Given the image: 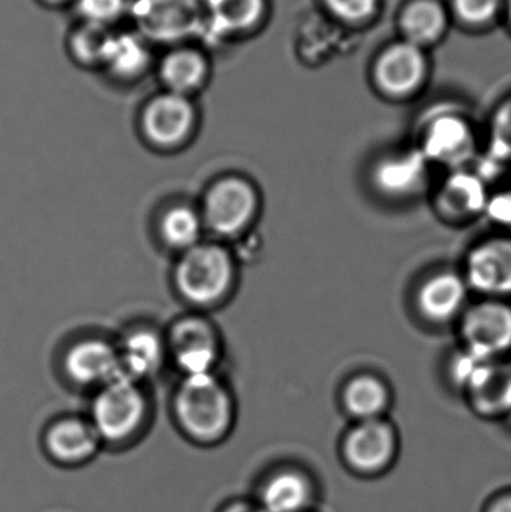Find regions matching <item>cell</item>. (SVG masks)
Listing matches in <instances>:
<instances>
[{
    "label": "cell",
    "instance_id": "d6986e66",
    "mask_svg": "<svg viewBox=\"0 0 511 512\" xmlns=\"http://www.w3.org/2000/svg\"><path fill=\"white\" fill-rule=\"evenodd\" d=\"M104 447L87 417H60L44 433V450L54 463L78 466L90 462Z\"/></svg>",
    "mask_w": 511,
    "mask_h": 512
},
{
    "label": "cell",
    "instance_id": "836d02e7",
    "mask_svg": "<svg viewBox=\"0 0 511 512\" xmlns=\"http://www.w3.org/2000/svg\"><path fill=\"white\" fill-rule=\"evenodd\" d=\"M221 512H266L260 505L255 501L246 502V501H237L231 502L227 507H224V510Z\"/></svg>",
    "mask_w": 511,
    "mask_h": 512
},
{
    "label": "cell",
    "instance_id": "9c48e42d",
    "mask_svg": "<svg viewBox=\"0 0 511 512\" xmlns=\"http://www.w3.org/2000/svg\"><path fill=\"white\" fill-rule=\"evenodd\" d=\"M432 167L416 146L386 153L371 162L368 183L380 200L390 204H411L429 197L434 176Z\"/></svg>",
    "mask_w": 511,
    "mask_h": 512
},
{
    "label": "cell",
    "instance_id": "f1b7e54d",
    "mask_svg": "<svg viewBox=\"0 0 511 512\" xmlns=\"http://www.w3.org/2000/svg\"><path fill=\"white\" fill-rule=\"evenodd\" d=\"M489 153L495 164L511 167V111L501 114L495 122Z\"/></svg>",
    "mask_w": 511,
    "mask_h": 512
},
{
    "label": "cell",
    "instance_id": "44dd1931",
    "mask_svg": "<svg viewBox=\"0 0 511 512\" xmlns=\"http://www.w3.org/2000/svg\"><path fill=\"white\" fill-rule=\"evenodd\" d=\"M155 230L162 248L176 256L207 239L200 207L188 201L167 204L156 216Z\"/></svg>",
    "mask_w": 511,
    "mask_h": 512
},
{
    "label": "cell",
    "instance_id": "ffe728a7",
    "mask_svg": "<svg viewBox=\"0 0 511 512\" xmlns=\"http://www.w3.org/2000/svg\"><path fill=\"white\" fill-rule=\"evenodd\" d=\"M134 12L140 29L159 41L191 35L200 17L192 0H140Z\"/></svg>",
    "mask_w": 511,
    "mask_h": 512
},
{
    "label": "cell",
    "instance_id": "d4e9b609",
    "mask_svg": "<svg viewBox=\"0 0 511 512\" xmlns=\"http://www.w3.org/2000/svg\"><path fill=\"white\" fill-rule=\"evenodd\" d=\"M213 21L221 30L254 26L263 11V0H209Z\"/></svg>",
    "mask_w": 511,
    "mask_h": 512
},
{
    "label": "cell",
    "instance_id": "cb8c5ba5",
    "mask_svg": "<svg viewBox=\"0 0 511 512\" xmlns=\"http://www.w3.org/2000/svg\"><path fill=\"white\" fill-rule=\"evenodd\" d=\"M446 17L438 3L419 0L405 9L402 15V30L410 44H428L443 32Z\"/></svg>",
    "mask_w": 511,
    "mask_h": 512
},
{
    "label": "cell",
    "instance_id": "8992f818",
    "mask_svg": "<svg viewBox=\"0 0 511 512\" xmlns=\"http://www.w3.org/2000/svg\"><path fill=\"white\" fill-rule=\"evenodd\" d=\"M455 364L453 382L468 409L480 420H510L511 358L479 361L459 349Z\"/></svg>",
    "mask_w": 511,
    "mask_h": 512
},
{
    "label": "cell",
    "instance_id": "4316f807",
    "mask_svg": "<svg viewBox=\"0 0 511 512\" xmlns=\"http://www.w3.org/2000/svg\"><path fill=\"white\" fill-rule=\"evenodd\" d=\"M111 41L113 36L102 27V24L90 23L75 35V53L86 62H98V60L105 62Z\"/></svg>",
    "mask_w": 511,
    "mask_h": 512
},
{
    "label": "cell",
    "instance_id": "ba28073f",
    "mask_svg": "<svg viewBox=\"0 0 511 512\" xmlns=\"http://www.w3.org/2000/svg\"><path fill=\"white\" fill-rule=\"evenodd\" d=\"M459 349L479 361L511 358V301L471 300L455 327Z\"/></svg>",
    "mask_w": 511,
    "mask_h": 512
},
{
    "label": "cell",
    "instance_id": "4fadbf2b",
    "mask_svg": "<svg viewBox=\"0 0 511 512\" xmlns=\"http://www.w3.org/2000/svg\"><path fill=\"white\" fill-rule=\"evenodd\" d=\"M62 372L69 384L92 393L116 381L123 376L116 340L102 336L75 340L62 355Z\"/></svg>",
    "mask_w": 511,
    "mask_h": 512
},
{
    "label": "cell",
    "instance_id": "2e32d148",
    "mask_svg": "<svg viewBox=\"0 0 511 512\" xmlns=\"http://www.w3.org/2000/svg\"><path fill=\"white\" fill-rule=\"evenodd\" d=\"M318 498L314 475L300 466L285 465L263 478L255 502L266 512H312Z\"/></svg>",
    "mask_w": 511,
    "mask_h": 512
},
{
    "label": "cell",
    "instance_id": "6da1fadb",
    "mask_svg": "<svg viewBox=\"0 0 511 512\" xmlns=\"http://www.w3.org/2000/svg\"><path fill=\"white\" fill-rule=\"evenodd\" d=\"M239 277L240 261L233 248L212 239L177 255L171 271V282L180 300L201 313L227 304Z\"/></svg>",
    "mask_w": 511,
    "mask_h": 512
},
{
    "label": "cell",
    "instance_id": "d6a6232c",
    "mask_svg": "<svg viewBox=\"0 0 511 512\" xmlns=\"http://www.w3.org/2000/svg\"><path fill=\"white\" fill-rule=\"evenodd\" d=\"M480 512H511V487L489 496Z\"/></svg>",
    "mask_w": 511,
    "mask_h": 512
},
{
    "label": "cell",
    "instance_id": "277c9868",
    "mask_svg": "<svg viewBox=\"0 0 511 512\" xmlns=\"http://www.w3.org/2000/svg\"><path fill=\"white\" fill-rule=\"evenodd\" d=\"M149 418L146 384L123 375L92 393L87 420L104 445L126 444L137 438Z\"/></svg>",
    "mask_w": 511,
    "mask_h": 512
},
{
    "label": "cell",
    "instance_id": "3957f363",
    "mask_svg": "<svg viewBox=\"0 0 511 512\" xmlns=\"http://www.w3.org/2000/svg\"><path fill=\"white\" fill-rule=\"evenodd\" d=\"M198 207L207 236L230 245L251 236L260 221L263 195L249 177L224 174L207 186Z\"/></svg>",
    "mask_w": 511,
    "mask_h": 512
},
{
    "label": "cell",
    "instance_id": "e575fe53",
    "mask_svg": "<svg viewBox=\"0 0 511 512\" xmlns=\"http://www.w3.org/2000/svg\"><path fill=\"white\" fill-rule=\"evenodd\" d=\"M50 2H59V0H50Z\"/></svg>",
    "mask_w": 511,
    "mask_h": 512
},
{
    "label": "cell",
    "instance_id": "1f68e13d",
    "mask_svg": "<svg viewBox=\"0 0 511 512\" xmlns=\"http://www.w3.org/2000/svg\"><path fill=\"white\" fill-rule=\"evenodd\" d=\"M326 2L339 17L360 20L372 14L377 0H326Z\"/></svg>",
    "mask_w": 511,
    "mask_h": 512
},
{
    "label": "cell",
    "instance_id": "7c38bea8",
    "mask_svg": "<svg viewBox=\"0 0 511 512\" xmlns=\"http://www.w3.org/2000/svg\"><path fill=\"white\" fill-rule=\"evenodd\" d=\"M459 270L476 298L511 301V236L494 231L477 240Z\"/></svg>",
    "mask_w": 511,
    "mask_h": 512
},
{
    "label": "cell",
    "instance_id": "603a6c76",
    "mask_svg": "<svg viewBox=\"0 0 511 512\" xmlns=\"http://www.w3.org/2000/svg\"><path fill=\"white\" fill-rule=\"evenodd\" d=\"M206 74V63L192 50H177L168 54L161 66V75L170 92L186 96L197 89Z\"/></svg>",
    "mask_w": 511,
    "mask_h": 512
},
{
    "label": "cell",
    "instance_id": "ac0fdd59",
    "mask_svg": "<svg viewBox=\"0 0 511 512\" xmlns=\"http://www.w3.org/2000/svg\"><path fill=\"white\" fill-rule=\"evenodd\" d=\"M339 408L350 423L389 417L395 403L392 385L383 375L371 370L353 373L342 382Z\"/></svg>",
    "mask_w": 511,
    "mask_h": 512
},
{
    "label": "cell",
    "instance_id": "83f0119b",
    "mask_svg": "<svg viewBox=\"0 0 511 512\" xmlns=\"http://www.w3.org/2000/svg\"><path fill=\"white\" fill-rule=\"evenodd\" d=\"M494 231L511 236V180L492 186L485 218Z\"/></svg>",
    "mask_w": 511,
    "mask_h": 512
},
{
    "label": "cell",
    "instance_id": "484cf974",
    "mask_svg": "<svg viewBox=\"0 0 511 512\" xmlns=\"http://www.w3.org/2000/svg\"><path fill=\"white\" fill-rule=\"evenodd\" d=\"M149 60L146 47L135 36H113L105 62L122 75H135L143 71Z\"/></svg>",
    "mask_w": 511,
    "mask_h": 512
},
{
    "label": "cell",
    "instance_id": "9a60e30c",
    "mask_svg": "<svg viewBox=\"0 0 511 512\" xmlns=\"http://www.w3.org/2000/svg\"><path fill=\"white\" fill-rule=\"evenodd\" d=\"M417 149L432 167L444 171L473 167L477 140L467 120L453 114H443L423 129Z\"/></svg>",
    "mask_w": 511,
    "mask_h": 512
},
{
    "label": "cell",
    "instance_id": "5b68a950",
    "mask_svg": "<svg viewBox=\"0 0 511 512\" xmlns=\"http://www.w3.org/2000/svg\"><path fill=\"white\" fill-rule=\"evenodd\" d=\"M401 454V433L390 417L350 423L338 442L339 462L360 480L389 474Z\"/></svg>",
    "mask_w": 511,
    "mask_h": 512
},
{
    "label": "cell",
    "instance_id": "52a82bcc",
    "mask_svg": "<svg viewBox=\"0 0 511 512\" xmlns=\"http://www.w3.org/2000/svg\"><path fill=\"white\" fill-rule=\"evenodd\" d=\"M168 360L180 376L218 373L224 357L222 334L206 313L191 310L165 330Z\"/></svg>",
    "mask_w": 511,
    "mask_h": 512
},
{
    "label": "cell",
    "instance_id": "8fae6325",
    "mask_svg": "<svg viewBox=\"0 0 511 512\" xmlns=\"http://www.w3.org/2000/svg\"><path fill=\"white\" fill-rule=\"evenodd\" d=\"M471 295L459 268H437L416 283L411 306L419 321L428 327H456L473 300Z\"/></svg>",
    "mask_w": 511,
    "mask_h": 512
},
{
    "label": "cell",
    "instance_id": "7a4b0ae2",
    "mask_svg": "<svg viewBox=\"0 0 511 512\" xmlns=\"http://www.w3.org/2000/svg\"><path fill=\"white\" fill-rule=\"evenodd\" d=\"M171 412L186 439L209 447L230 436L236 423V399L219 372L183 376L174 390Z\"/></svg>",
    "mask_w": 511,
    "mask_h": 512
},
{
    "label": "cell",
    "instance_id": "30bf717a",
    "mask_svg": "<svg viewBox=\"0 0 511 512\" xmlns=\"http://www.w3.org/2000/svg\"><path fill=\"white\" fill-rule=\"evenodd\" d=\"M491 183L476 168L444 171L429 192V203L438 221L449 227H468L485 218Z\"/></svg>",
    "mask_w": 511,
    "mask_h": 512
},
{
    "label": "cell",
    "instance_id": "d590c367",
    "mask_svg": "<svg viewBox=\"0 0 511 512\" xmlns=\"http://www.w3.org/2000/svg\"><path fill=\"white\" fill-rule=\"evenodd\" d=\"M510 15H511V0H510Z\"/></svg>",
    "mask_w": 511,
    "mask_h": 512
},
{
    "label": "cell",
    "instance_id": "7402d4cb",
    "mask_svg": "<svg viewBox=\"0 0 511 512\" xmlns=\"http://www.w3.org/2000/svg\"><path fill=\"white\" fill-rule=\"evenodd\" d=\"M425 74V60L417 45L398 44L381 56L377 80L386 92L405 95L419 86Z\"/></svg>",
    "mask_w": 511,
    "mask_h": 512
},
{
    "label": "cell",
    "instance_id": "4dcf8cb0",
    "mask_svg": "<svg viewBox=\"0 0 511 512\" xmlns=\"http://www.w3.org/2000/svg\"><path fill=\"white\" fill-rule=\"evenodd\" d=\"M455 3L462 18L480 23L495 14L500 0H455Z\"/></svg>",
    "mask_w": 511,
    "mask_h": 512
},
{
    "label": "cell",
    "instance_id": "f546056e",
    "mask_svg": "<svg viewBox=\"0 0 511 512\" xmlns=\"http://www.w3.org/2000/svg\"><path fill=\"white\" fill-rule=\"evenodd\" d=\"M78 8L90 23L102 24L122 12L123 0H80Z\"/></svg>",
    "mask_w": 511,
    "mask_h": 512
},
{
    "label": "cell",
    "instance_id": "5bb4252c",
    "mask_svg": "<svg viewBox=\"0 0 511 512\" xmlns=\"http://www.w3.org/2000/svg\"><path fill=\"white\" fill-rule=\"evenodd\" d=\"M197 114L186 96L168 92L156 96L144 108L141 132L150 147L159 152L183 149L194 134Z\"/></svg>",
    "mask_w": 511,
    "mask_h": 512
},
{
    "label": "cell",
    "instance_id": "e0dca14e",
    "mask_svg": "<svg viewBox=\"0 0 511 512\" xmlns=\"http://www.w3.org/2000/svg\"><path fill=\"white\" fill-rule=\"evenodd\" d=\"M123 375L147 384L170 364L165 331L150 324L126 328L116 340Z\"/></svg>",
    "mask_w": 511,
    "mask_h": 512
}]
</instances>
